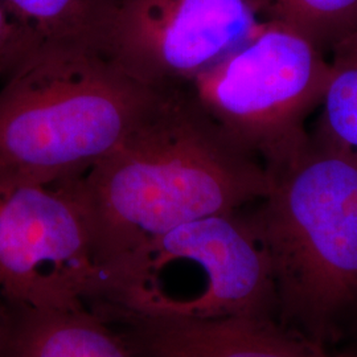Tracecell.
<instances>
[{"instance_id":"cell-5","label":"cell","mask_w":357,"mask_h":357,"mask_svg":"<svg viewBox=\"0 0 357 357\" xmlns=\"http://www.w3.org/2000/svg\"><path fill=\"white\" fill-rule=\"evenodd\" d=\"M330 75L327 52L275 19L181 88L271 175L308 149L306 121L323 101Z\"/></svg>"},{"instance_id":"cell-11","label":"cell","mask_w":357,"mask_h":357,"mask_svg":"<svg viewBox=\"0 0 357 357\" xmlns=\"http://www.w3.org/2000/svg\"><path fill=\"white\" fill-rule=\"evenodd\" d=\"M331 75L311 141L357 165V26L328 52Z\"/></svg>"},{"instance_id":"cell-12","label":"cell","mask_w":357,"mask_h":357,"mask_svg":"<svg viewBox=\"0 0 357 357\" xmlns=\"http://www.w3.org/2000/svg\"><path fill=\"white\" fill-rule=\"evenodd\" d=\"M282 22L330 52L357 26V0H270Z\"/></svg>"},{"instance_id":"cell-9","label":"cell","mask_w":357,"mask_h":357,"mask_svg":"<svg viewBox=\"0 0 357 357\" xmlns=\"http://www.w3.org/2000/svg\"><path fill=\"white\" fill-rule=\"evenodd\" d=\"M0 357H131L93 307L0 308Z\"/></svg>"},{"instance_id":"cell-7","label":"cell","mask_w":357,"mask_h":357,"mask_svg":"<svg viewBox=\"0 0 357 357\" xmlns=\"http://www.w3.org/2000/svg\"><path fill=\"white\" fill-rule=\"evenodd\" d=\"M275 19L270 0H118L102 51L128 76L167 91L187 85Z\"/></svg>"},{"instance_id":"cell-6","label":"cell","mask_w":357,"mask_h":357,"mask_svg":"<svg viewBox=\"0 0 357 357\" xmlns=\"http://www.w3.org/2000/svg\"><path fill=\"white\" fill-rule=\"evenodd\" d=\"M75 178L38 184L0 174V302L91 306L102 289Z\"/></svg>"},{"instance_id":"cell-8","label":"cell","mask_w":357,"mask_h":357,"mask_svg":"<svg viewBox=\"0 0 357 357\" xmlns=\"http://www.w3.org/2000/svg\"><path fill=\"white\" fill-rule=\"evenodd\" d=\"M131 357H335L271 317L156 320L106 315Z\"/></svg>"},{"instance_id":"cell-10","label":"cell","mask_w":357,"mask_h":357,"mask_svg":"<svg viewBox=\"0 0 357 357\" xmlns=\"http://www.w3.org/2000/svg\"><path fill=\"white\" fill-rule=\"evenodd\" d=\"M118 0H3L36 44L63 43L102 51Z\"/></svg>"},{"instance_id":"cell-14","label":"cell","mask_w":357,"mask_h":357,"mask_svg":"<svg viewBox=\"0 0 357 357\" xmlns=\"http://www.w3.org/2000/svg\"><path fill=\"white\" fill-rule=\"evenodd\" d=\"M336 357H357V337L345 345L339 352H332Z\"/></svg>"},{"instance_id":"cell-15","label":"cell","mask_w":357,"mask_h":357,"mask_svg":"<svg viewBox=\"0 0 357 357\" xmlns=\"http://www.w3.org/2000/svg\"><path fill=\"white\" fill-rule=\"evenodd\" d=\"M333 356H335V355H333ZM335 357H336V356H335Z\"/></svg>"},{"instance_id":"cell-2","label":"cell","mask_w":357,"mask_h":357,"mask_svg":"<svg viewBox=\"0 0 357 357\" xmlns=\"http://www.w3.org/2000/svg\"><path fill=\"white\" fill-rule=\"evenodd\" d=\"M248 215L268 255L277 319L332 352L357 337V165L312 141Z\"/></svg>"},{"instance_id":"cell-1","label":"cell","mask_w":357,"mask_h":357,"mask_svg":"<svg viewBox=\"0 0 357 357\" xmlns=\"http://www.w3.org/2000/svg\"><path fill=\"white\" fill-rule=\"evenodd\" d=\"M270 188L265 166L183 88L167 90L112 153L75 178L101 271L184 224L241 211Z\"/></svg>"},{"instance_id":"cell-4","label":"cell","mask_w":357,"mask_h":357,"mask_svg":"<svg viewBox=\"0 0 357 357\" xmlns=\"http://www.w3.org/2000/svg\"><path fill=\"white\" fill-rule=\"evenodd\" d=\"M91 307L143 319L277 318L268 255L240 211L184 224L121 258L103 270Z\"/></svg>"},{"instance_id":"cell-13","label":"cell","mask_w":357,"mask_h":357,"mask_svg":"<svg viewBox=\"0 0 357 357\" xmlns=\"http://www.w3.org/2000/svg\"><path fill=\"white\" fill-rule=\"evenodd\" d=\"M36 43L31 38L0 0V79H4Z\"/></svg>"},{"instance_id":"cell-3","label":"cell","mask_w":357,"mask_h":357,"mask_svg":"<svg viewBox=\"0 0 357 357\" xmlns=\"http://www.w3.org/2000/svg\"><path fill=\"white\" fill-rule=\"evenodd\" d=\"M103 51L36 44L0 86V174L38 184L84 175L163 98Z\"/></svg>"}]
</instances>
